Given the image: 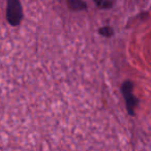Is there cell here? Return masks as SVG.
<instances>
[{"label":"cell","mask_w":151,"mask_h":151,"mask_svg":"<svg viewBox=\"0 0 151 151\" xmlns=\"http://www.w3.org/2000/svg\"><path fill=\"white\" fill-rule=\"evenodd\" d=\"M67 6L71 11H84L87 9V5L82 0H66Z\"/></svg>","instance_id":"obj_3"},{"label":"cell","mask_w":151,"mask_h":151,"mask_svg":"<svg viewBox=\"0 0 151 151\" xmlns=\"http://www.w3.org/2000/svg\"><path fill=\"white\" fill-rule=\"evenodd\" d=\"M122 94L125 99V105L126 109L129 115H134V109L137 108L139 101L134 94H132V90H134V84L130 81H126L122 85Z\"/></svg>","instance_id":"obj_2"},{"label":"cell","mask_w":151,"mask_h":151,"mask_svg":"<svg viewBox=\"0 0 151 151\" xmlns=\"http://www.w3.org/2000/svg\"><path fill=\"white\" fill-rule=\"evenodd\" d=\"M96 5L99 7H101V9H110L112 6V3L110 2L111 0H93Z\"/></svg>","instance_id":"obj_5"},{"label":"cell","mask_w":151,"mask_h":151,"mask_svg":"<svg viewBox=\"0 0 151 151\" xmlns=\"http://www.w3.org/2000/svg\"><path fill=\"white\" fill-rule=\"evenodd\" d=\"M6 19L12 26H19L23 20V9L20 0H7Z\"/></svg>","instance_id":"obj_1"},{"label":"cell","mask_w":151,"mask_h":151,"mask_svg":"<svg viewBox=\"0 0 151 151\" xmlns=\"http://www.w3.org/2000/svg\"><path fill=\"white\" fill-rule=\"evenodd\" d=\"M99 32L101 34V35L106 36V37H110V36H113V34H114L113 28L110 27V26H105V27H101V29L99 30Z\"/></svg>","instance_id":"obj_4"}]
</instances>
